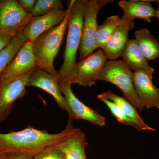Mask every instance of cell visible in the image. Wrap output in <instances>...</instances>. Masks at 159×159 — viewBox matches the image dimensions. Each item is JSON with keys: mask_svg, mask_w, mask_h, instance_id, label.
<instances>
[{"mask_svg": "<svg viewBox=\"0 0 159 159\" xmlns=\"http://www.w3.org/2000/svg\"><path fill=\"white\" fill-rule=\"evenodd\" d=\"M56 9L64 10L61 0H37L30 14L32 17L41 16Z\"/></svg>", "mask_w": 159, "mask_h": 159, "instance_id": "7402d4cb", "label": "cell"}, {"mask_svg": "<svg viewBox=\"0 0 159 159\" xmlns=\"http://www.w3.org/2000/svg\"><path fill=\"white\" fill-rule=\"evenodd\" d=\"M98 99L107 106L111 113L116 117L118 122L122 123L123 125L132 126L137 130L142 131L141 126L137 124L136 122L127 116L116 103L106 98H99Z\"/></svg>", "mask_w": 159, "mask_h": 159, "instance_id": "603a6c76", "label": "cell"}, {"mask_svg": "<svg viewBox=\"0 0 159 159\" xmlns=\"http://www.w3.org/2000/svg\"><path fill=\"white\" fill-rule=\"evenodd\" d=\"M27 41L23 30H21L16 33L10 43L0 52V77Z\"/></svg>", "mask_w": 159, "mask_h": 159, "instance_id": "ffe728a7", "label": "cell"}, {"mask_svg": "<svg viewBox=\"0 0 159 159\" xmlns=\"http://www.w3.org/2000/svg\"><path fill=\"white\" fill-rule=\"evenodd\" d=\"M68 9H56L41 16L33 17L23 29L27 41H34L39 36L63 21Z\"/></svg>", "mask_w": 159, "mask_h": 159, "instance_id": "7c38bea8", "label": "cell"}, {"mask_svg": "<svg viewBox=\"0 0 159 159\" xmlns=\"http://www.w3.org/2000/svg\"><path fill=\"white\" fill-rule=\"evenodd\" d=\"M119 6L124 11L123 15L131 20L141 19L150 23L151 19L156 17V9L148 0H122L119 2Z\"/></svg>", "mask_w": 159, "mask_h": 159, "instance_id": "e0dca14e", "label": "cell"}, {"mask_svg": "<svg viewBox=\"0 0 159 159\" xmlns=\"http://www.w3.org/2000/svg\"><path fill=\"white\" fill-rule=\"evenodd\" d=\"M32 17L16 0H0V30L17 33L23 30Z\"/></svg>", "mask_w": 159, "mask_h": 159, "instance_id": "52a82bcc", "label": "cell"}, {"mask_svg": "<svg viewBox=\"0 0 159 159\" xmlns=\"http://www.w3.org/2000/svg\"><path fill=\"white\" fill-rule=\"evenodd\" d=\"M37 68L32 51V42L27 41L3 71L0 77V81L17 79Z\"/></svg>", "mask_w": 159, "mask_h": 159, "instance_id": "9c48e42d", "label": "cell"}, {"mask_svg": "<svg viewBox=\"0 0 159 159\" xmlns=\"http://www.w3.org/2000/svg\"><path fill=\"white\" fill-rule=\"evenodd\" d=\"M33 158L34 159H65L63 154L56 146L46 148Z\"/></svg>", "mask_w": 159, "mask_h": 159, "instance_id": "cb8c5ba5", "label": "cell"}, {"mask_svg": "<svg viewBox=\"0 0 159 159\" xmlns=\"http://www.w3.org/2000/svg\"><path fill=\"white\" fill-rule=\"evenodd\" d=\"M121 57L132 71L134 72L144 71L149 76L153 77L154 69L148 64V61L140 51L134 39L129 40Z\"/></svg>", "mask_w": 159, "mask_h": 159, "instance_id": "2e32d148", "label": "cell"}, {"mask_svg": "<svg viewBox=\"0 0 159 159\" xmlns=\"http://www.w3.org/2000/svg\"><path fill=\"white\" fill-rule=\"evenodd\" d=\"M152 78L144 71L134 72V85L145 108L156 107L159 109V88L154 84Z\"/></svg>", "mask_w": 159, "mask_h": 159, "instance_id": "5bb4252c", "label": "cell"}, {"mask_svg": "<svg viewBox=\"0 0 159 159\" xmlns=\"http://www.w3.org/2000/svg\"><path fill=\"white\" fill-rule=\"evenodd\" d=\"M28 87L38 88L50 94L55 99L60 108L66 111L69 118H71L70 110L61 91L57 78L37 68L32 71L29 75L27 83V87Z\"/></svg>", "mask_w": 159, "mask_h": 159, "instance_id": "8fae6325", "label": "cell"}, {"mask_svg": "<svg viewBox=\"0 0 159 159\" xmlns=\"http://www.w3.org/2000/svg\"><path fill=\"white\" fill-rule=\"evenodd\" d=\"M107 61L102 49L98 48L85 59L77 62L66 81L71 85L93 87L98 81V75Z\"/></svg>", "mask_w": 159, "mask_h": 159, "instance_id": "8992f818", "label": "cell"}, {"mask_svg": "<svg viewBox=\"0 0 159 159\" xmlns=\"http://www.w3.org/2000/svg\"><path fill=\"white\" fill-rule=\"evenodd\" d=\"M31 73L17 79L0 81V122L9 116L16 101L25 95Z\"/></svg>", "mask_w": 159, "mask_h": 159, "instance_id": "ba28073f", "label": "cell"}, {"mask_svg": "<svg viewBox=\"0 0 159 159\" xmlns=\"http://www.w3.org/2000/svg\"><path fill=\"white\" fill-rule=\"evenodd\" d=\"M16 33L0 30V52L10 43Z\"/></svg>", "mask_w": 159, "mask_h": 159, "instance_id": "d4e9b609", "label": "cell"}, {"mask_svg": "<svg viewBox=\"0 0 159 159\" xmlns=\"http://www.w3.org/2000/svg\"><path fill=\"white\" fill-rule=\"evenodd\" d=\"M104 98L116 103L129 118L139 124L142 131H156L155 129L147 125L138 113L137 109L125 97H120L111 91L103 92L97 96V98Z\"/></svg>", "mask_w": 159, "mask_h": 159, "instance_id": "ac0fdd59", "label": "cell"}, {"mask_svg": "<svg viewBox=\"0 0 159 159\" xmlns=\"http://www.w3.org/2000/svg\"><path fill=\"white\" fill-rule=\"evenodd\" d=\"M134 28V20L128 18L123 14L120 25L111 37L101 48L107 59L114 60L121 57L129 40V32Z\"/></svg>", "mask_w": 159, "mask_h": 159, "instance_id": "4fadbf2b", "label": "cell"}, {"mask_svg": "<svg viewBox=\"0 0 159 159\" xmlns=\"http://www.w3.org/2000/svg\"><path fill=\"white\" fill-rule=\"evenodd\" d=\"M61 91L71 112L70 119H82L88 121L94 125L104 126L106 124L105 117L97 111L89 107L76 97L68 82L59 84Z\"/></svg>", "mask_w": 159, "mask_h": 159, "instance_id": "30bf717a", "label": "cell"}, {"mask_svg": "<svg viewBox=\"0 0 159 159\" xmlns=\"http://www.w3.org/2000/svg\"><path fill=\"white\" fill-rule=\"evenodd\" d=\"M68 12L59 25L43 33L32 42V51L38 68L48 72L58 80V71L54 66V60L58 54L68 23Z\"/></svg>", "mask_w": 159, "mask_h": 159, "instance_id": "3957f363", "label": "cell"}, {"mask_svg": "<svg viewBox=\"0 0 159 159\" xmlns=\"http://www.w3.org/2000/svg\"><path fill=\"white\" fill-rule=\"evenodd\" d=\"M0 159H6V153L0 152Z\"/></svg>", "mask_w": 159, "mask_h": 159, "instance_id": "f1b7e54d", "label": "cell"}, {"mask_svg": "<svg viewBox=\"0 0 159 159\" xmlns=\"http://www.w3.org/2000/svg\"><path fill=\"white\" fill-rule=\"evenodd\" d=\"M150 2H156L158 3V4L157 8L156 9V17L158 19L159 22V1H149Z\"/></svg>", "mask_w": 159, "mask_h": 159, "instance_id": "83f0119b", "label": "cell"}, {"mask_svg": "<svg viewBox=\"0 0 159 159\" xmlns=\"http://www.w3.org/2000/svg\"><path fill=\"white\" fill-rule=\"evenodd\" d=\"M112 0L88 1L84 12L82 38L80 47L79 61L83 60L98 49L96 36L99 25L97 15L100 9L113 2Z\"/></svg>", "mask_w": 159, "mask_h": 159, "instance_id": "5b68a950", "label": "cell"}, {"mask_svg": "<svg viewBox=\"0 0 159 159\" xmlns=\"http://www.w3.org/2000/svg\"><path fill=\"white\" fill-rule=\"evenodd\" d=\"M121 21L122 18L118 15H115L107 17L102 25L98 26L96 36L98 48H102L110 39Z\"/></svg>", "mask_w": 159, "mask_h": 159, "instance_id": "44dd1931", "label": "cell"}, {"mask_svg": "<svg viewBox=\"0 0 159 159\" xmlns=\"http://www.w3.org/2000/svg\"><path fill=\"white\" fill-rule=\"evenodd\" d=\"M88 145L84 133L75 128L72 134L56 147L62 152L65 159H87L85 148Z\"/></svg>", "mask_w": 159, "mask_h": 159, "instance_id": "9a60e30c", "label": "cell"}, {"mask_svg": "<svg viewBox=\"0 0 159 159\" xmlns=\"http://www.w3.org/2000/svg\"><path fill=\"white\" fill-rule=\"evenodd\" d=\"M73 119L69 118L66 128L58 133L51 134L28 126L18 131L0 133V152H19L34 157L35 155L63 142L74 131Z\"/></svg>", "mask_w": 159, "mask_h": 159, "instance_id": "6da1fadb", "label": "cell"}, {"mask_svg": "<svg viewBox=\"0 0 159 159\" xmlns=\"http://www.w3.org/2000/svg\"><path fill=\"white\" fill-rule=\"evenodd\" d=\"M134 72L122 59L107 61L97 77V80L112 84L122 91L124 97L141 112L145 106L139 99L133 84Z\"/></svg>", "mask_w": 159, "mask_h": 159, "instance_id": "277c9868", "label": "cell"}, {"mask_svg": "<svg viewBox=\"0 0 159 159\" xmlns=\"http://www.w3.org/2000/svg\"><path fill=\"white\" fill-rule=\"evenodd\" d=\"M33 156L19 152L6 153V159H34Z\"/></svg>", "mask_w": 159, "mask_h": 159, "instance_id": "4316f807", "label": "cell"}, {"mask_svg": "<svg viewBox=\"0 0 159 159\" xmlns=\"http://www.w3.org/2000/svg\"><path fill=\"white\" fill-rule=\"evenodd\" d=\"M134 36L139 48L148 61L159 58V41L148 29L135 31Z\"/></svg>", "mask_w": 159, "mask_h": 159, "instance_id": "d6986e66", "label": "cell"}, {"mask_svg": "<svg viewBox=\"0 0 159 159\" xmlns=\"http://www.w3.org/2000/svg\"><path fill=\"white\" fill-rule=\"evenodd\" d=\"M88 0L68 1L69 10L67 37L63 54V63L58 71V83L66 81L77 63V53L80 48L84 24V12Z\"/></svg>", "mask_w": 159, "mask_h": 159, "instance_id": "7a4b0ae2", "label": "cell"}, {"mask_svg": "<svg viewBox=\"0 0 159 159\" xmlns=\"http://www.w3.org/2000/svg\"><path fill=\"white\" fill-rule=\"evenodd\" d=\"M20 6L25 11L30 13L34 8L36 0H18Z\"/></svg>", "mask_w": 159, "mask_h": 159, "instance_id": "484cf974", "label": "cell"}]
</instances>
